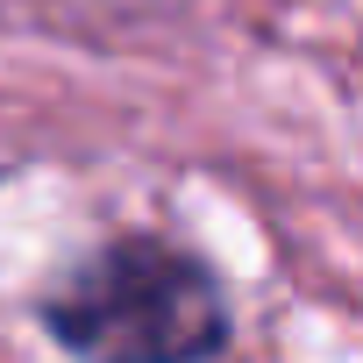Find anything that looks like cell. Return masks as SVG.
Wrapping results in <instances>:
<instances>
[{"label": "cell", "mask_w": 363, "mask_h": 363, "mask_svg": "<svg viewBox=\"0 0 363 363\" xmlns=\"http://www.w3.org/2000/svg\"><path fill=\"white\" fill-rule=\"evenodd\" d=\"M43 328L79 363H207L228 349V292L193 250L114 235L43 292Z\"/></svg>", "instance_id": "cell-1"}]
</instances>
